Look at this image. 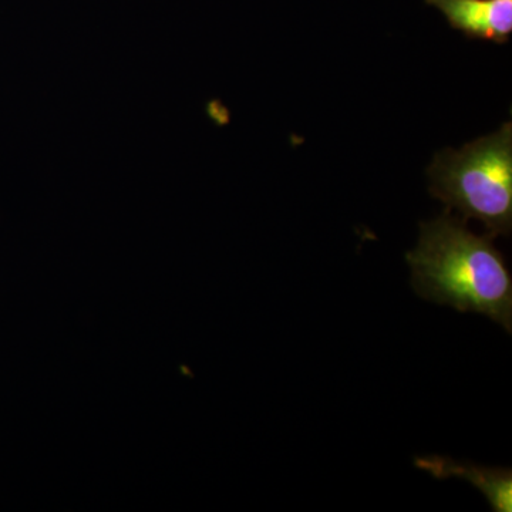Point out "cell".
I'll return each instance as SVG.
<instances>
[{"mask_svg":"<svg viewBox=\"0 0 512 512\" xmlns=\"http://www.w3.org/2000/svg\"><path fill=\"white\" fill-rule=\"evenodd\" d=\"M467 221L444 212L421 222L417 247L407 252L414 292L458 312L488 316L512 332V278L490 234L476 235Z\"/></svg>","mask_w":512,"mask_h":512,"instance_id":"6da1fadb","label":"cell"},{"mask_svg":"<svg viewBox=\"0 0 512 512\" xmlns=\"http://www.w3.org/2000/svg\"><path fill=\"white\" fill-rule=\"evenodd\" d=\"M429 191L457 210L464 221L477 220L491 237H510L512 229V124L434 156Z\"/></svg>","mask_w":512,"mask_h":512,"instance_id":"7a4b0ae2","label":"cell"},{"mask_svg":"<svg viewBox=\"0 0 512 512\" xmlns=\"http://www.w3.org/2000/svg\"><path fill=\"white\" fill-rule=\"evenodd\" d=\"M443 13L451 28L468 39L504 45L512 33V0H426Z\"/></svg>","mask_w":512,"mask_h":512,"instance_id":"3957f363","label":"cell"},{"mask_svg":"<svg viewBox=\"0 0 512 512\" xmlns=\"http://www.w3.org/2000/svg\"><path fill=\"white\" fill-rule=\"evenodd\" d=\"M414 466L439 480L463 478L485 495L491 505V510L495 512L512 511L511 468L481 467L441 456L417 457L414 460Z\"/></svg>","mask_w":512,"mask_h":512,"instance_id":"277c9868","label":"cell"}]
</instances>
